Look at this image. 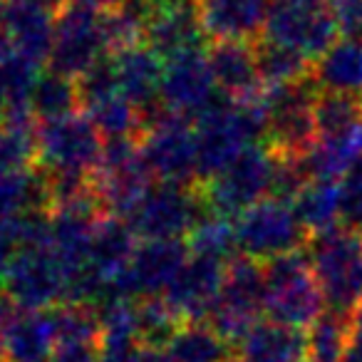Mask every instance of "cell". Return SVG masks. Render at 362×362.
I'll return each mask as SVG.
<instances>
[{
    "mask_svg": "<svg viewBox=\"0 0 362 362\" xmlns=\"http://www.w3.org/2000/svg\"><path fill=\"white\" fill-rule=\"evenodd\" d=\"M194 129H197V176L199 184H206L246 149L263 144L266 119H263L261 100L241 105L221 95V100L214 102L194 122Z\"/></svg>",
    "mask_w": 362,
    "mask_h": 362,
    "instance_id": "1",
    "label": "cell"
},
{
    "mask_svg": "<svg viewBox=\"0 0 362 362\" xmlns=\"http://www.w3.org/2000/svg\"><path fill=\"white\" fill-rule=\"evenodd\" d=\"M211 214L202 184L154 181L124 221L139 241H187Z\"/></svg>",
    "mask_w": 362,
    "mask_h": 362,
    "instance_id": "2",
    "label": "cell"
},
{
    "mask_svg": "<svg viewBox=\"0 0 362 362\" xmlns=\"http://www.w3.org/2000/svg\"><path fill=\"white\" fill-rule=\"evenodd\" d=\"M305 251L327 310L352 315L362 303V231L337 226L313 236Z\"/></svg>",
    "mask_w": 362,
    "mask_h": 362,
    "instance_id": "3",
    "label": "cell"
},
{
    "mask_svg": "<svg viewBox=\"0 0 362 362\" xmlns=\"http://www.w3.org/2000/svg\"><path fill=\"white\" fill-rule=\"evenodd\" d=\"M320 95L315 80L298 85L271 87L263 92L261 110L266 119V139L263 144L278 156L303 159L317 141L315 127V100Z\"/></svg>",
    "mask_w": 362,
    "mask_h": 362,
    "instance_id": "4",
    "label": "cell"
},
{
    "mask_svg": "<svg viewBox=\"0 0 362 362\" xmlns=\"http://www.w3.org/2000/svg\"><path fill=\"white\" fill-rule=\"evenodd\" d=\"M263 271L268 320L305 330L325 313V298L313 273L308 251L273 258L263 263Z\"/></svg>",
    "mask_w": 362,
    "mask_h": 362,
    "instance_id": "5",
    "label": "cell"
},
{
    "mask_svg": "<svg viewBox=\"0 0 362 362\" xmlns=\"http://www.w3.org/2000/svg\"><path fill=\"white\" fill-rule=\"evenodd\" d=\"M139 149L154 181L199 184L197 129L192 119L174 115L164 105L146 112Z\"/></svg>",
    "mask_w": 362,
    "mask_h": 362,
    "instance_id": "6",
    "label": "cell"
},
{
    "mask_svg": "<svg viewBox=\"0 0 362 362\" xmlns=\"http://www.w3.org/2000/svg\"><path fill=\"white\" fill-rule=\"evenodd\" d=\"M233 233L238 253L258 263L305 251L310 243V233L300 223L293 204L278 199H266L233 218Z\"/></svg>",
    "mask_w": 362,
    "mask_h": 362,
    "instance_id": "7",
    "label": "cell"
},
{
    "mask_svg": "<svg viewBox=\"0 0 362 362\" xmlns=\"http://www.w3.org/2000/svg\"><path fill=\"white\" fill-rule=\"evenodd\" d=\"M276 164V151L268 149L266 144L246 149L221 174L202 184L209 209L223 218H238L251 206L271 199Z\"/></svg>",
    "mask_w": 362,
    "mask_h": 362,
    "instance_id": "8",
    "label": "cell"
},
{
    "mask_svg": "<svg viewBox=\"0 0 362 362\" xmlns=\"http://www.w3.org/2000/svg\"><path fill=\"white\" fill-rule=\"evenodd\" d=\"M112 52L107 37V16L70 0L55 13V42L47 70L80 80L87 70Z\"/></svg>",
    "mask_w": 362,
    "mask_h": 362,
    "instance_id": "9",
    "label": "cell"
},
{
    "mask_svg": "<svg viewBox=\"0 0 362 362\" xmlns=\"http://www.w3.org/2000/svg\"><path fill=\"white\" fill-rule=\"evenodd\" d=\"M37 161L47 174H92L105 149V136L85 112L60 119L37 122Z\"/></svg>",
    "mask_w": 362,
    "mask_h": 362,
    "instance_id": "10",
    "label": "cell"
},
{
    "mask_svg": "<svg viewBox=\"0 0 362 362\" xmlns=\"http://www.w3.org/2000/svg\"><path fill=\"white\" fill-rule=\"evenodd\" d=\"M266 313V271L263 263L246 256H233L226 263V276L209 322L228 342H238Z\"/></svg>",
    "mask_w": 362,
    "mask_h": 362,
    "instance_id": "11",
    "label": "cell"
},
{
    "mask_svg": "<svg viewBox=\"0 0 362 362\" xmlns=\"http://www.w3.org/2000/svg\"><path fill=\"white\" fill-rule=\"evenodd\" d=\"M151 184L154 176L141 159L139 139L105 141L102 156L92 171V187L105 214L124 218Z\"/></svg>",
    "mask_w": 362,
    "mask_h": 362,
    "instance_id": "12",
    "label": "cell"
},
{
    "mask_svg": "<svg viewBox=\"0 0 362 362\" xmlns=\"http://www.w3.org/2000/svg\"><path fill=\"white\" fill-rule=\"evenodd\" d=\"M75 276L47 246L21 248L3 281V291L25 310H52L70 300Z\"/></svg>",
    "mask_w": 362,
    "mask_h": 362,
    "instance_id": "13",
    "label": "cell"
},
{
    "mask_svg": "<svg viewBox=\"0 0 362 362\" xmlns=\"http://www.w3.org/2000/svg\"><path fill=\"white\" fill-rule=\"evenodd\" d=\"M189 256L187 241H139L132 263L112 286V298H164Z\"/></svg>",
    "mask_w": 362,
    "mask_h": 362,
    "instance_id": "14",
    "label": "cell"
},
{
    "mask_svg": "<svg viewBox=\"0 0 362 362\" xmlns=\"http://www.w3.org/2000/svg\"><path fill=\"white\" fill-rule=\"evenodd\" d=\"M276 45L291 47L315 65L337 40L335 21H332L327 6H288L276 3L266 25V37Z\"/></svg>",
    "mask_w": 362,
    "mask_h": 362,
    "instance_id": "15",
    "label": "cell"
},
{
    "mask_svg": "<svg viewBox=\"0 0 362 362\" xmlns=\"http://www.w3.org/2000/svg\"><path fill=\"white\" fill-rule=\"evenodd\" d=\"M159 100L169 112L194 122L214 102L221 100V92H218L211 67H209L206 52H192V55L164 62Z\"/></svg>",
    "mask_w": 362,
    "mask_h": 362,
    "instance_id": "16",
    "label": "cell"
},
{
    "mask_svg": "<svg viewBox=\"0 0 362 362\" xmlns=\"http://www.w3.org/2000/svg\"><path fill=\"white\" fill-rule=\"evenodd\" d=\"M226 263L214 256L192 253L176 281L164 293V300L181 322L209 320L226 276Z\"/></svg>",
    "mask_w": 362,
    "mask_h": 362,
    "instance_id": "17",
    "label": "cell"
},
{
    "mask_svg": "<svg viewBox=\"0 0 362 362\" xmlns=\"http://www.w3.org/2000/svg\"><path fill=\"white\" fill-rule=\"evenodd\" d=\"M206 42L199 0H161L144 37V45H149L164 62L192 52H206Z\"/></svg>",
    "mask_w": 362,
    "mask_h": 362,
    "instance_id": "18",
    "label": "cell"
},
{
    "mask_svg": "<svg viewBox=\"0 0 362 362\" xmlns=\"http://www.w3.org/2000/svg\"><path fill=\"white\" fill-rule=\"evenodd\" d=\"M273 0H199V16L209 42L256 45L266 37Z\"/></svg>",
    "mask_w": 362,
    "mask_h": 362,
    "instance_id": "19",
    "label": "cell"
},
{
    "mask_svg": "<svg viewBox=\"0 0 362 362\" xmlns=\"http://www.w3.org/2000/svg\"><path fill=\"white\" fill-rule=\"evenodd\" d=\"M214 82L226 100L251 105L266 92L256 65V45L243 42H211L206 50Z\"/></svg>",
    "mask_w": 362,
    "mask_h": 362,
    "instance_id": "20",
    "label": "cell"
},
{
    "mask_svg": "<svg viewBox=\"0 0 362 362\" xmlns=\"http://www.w3.org/2000/svg\"><path fill=\"white\" fill-rule=\"evenodd\" d=\"M139 246V238L129 228V223L119 216H102L97 221L95 236H92L90 256L82 273L95 278L107 291V300L112 298V286L117 278L127 271V266L134 258V251Z\"/></svg>",
    "mask_w": 362,
    "mask_h": 362,
    "instance_id": "21",
    "label": "cell"
},
{
    "mask_svg": "<svg viewBox=\"0 0 362 362\" xmlns=\"http://www.w3.org/2000/svg\"><path fill=\"white\" fill-rule=\"evenodd\" d=\"M115 65L117 87L119 92L141 112H151L161 105V77H164V60L149 45H132L110 52Z\"/></svg>",
    "mask_w": 362,
    "mask_h": 362,
    "instance_id": "22",
    "label": "cell"
},
{
    "mask_svg": "<svg viewBox=\"0 0 362 362\" xmlns=\"http://www.w3.org/2000/svg\"><path fill=\"white\" fill-rule=\"evenodd\" d=\"M8 45L13 52L28 60L45 65L50 60L55 42V13L30 3H11L8 0L6 21H3Z\"/></svg>",
    "mask_w": 362,
    "mask_h": 362,
    "instance_id": "23",
    "label": "cell"
},
{
    "mask_svg": "<svg viewBox=\"0 0 362 362\" xmlns=\"http://www.w3.org/2000/svg\"><path fill=\"white\" fill-rule=\"evenodd\" d=\"M236 362H308V335L281 322H256L236 342Z\"/></svg>",
    "mask_w": 362,
    "mask_h": 362,
    "instance_id": "24",
    "label": "cell"
},
{
    "mask_svg": "<svg viewBox=\"0 0 362 362\" xmlns=\"http://www.w3.org/2000/svg\"><path fill=\"white\" fill-rule=\"evenodd\" d=\"M55 347L50 310H23L0 335L3 362H50Z\"/></svg>",
    "mask_w": 362,
    "mask_h": 362,
    "instance_id": "25",
    "label": "cell"
},
{
    "mask_svg": "<svg viewBox=\"0 0 362 362\" xmlns=\"http://www.w3.org/2000/svg\"><path fill=\"white\" fill-rule=\"evenodd\" d=\"M313 80L320 92L362 100V37H342L313 65Z\"/></svg>",
    "mask_w": 362,
    "mask_h": 362,
    "instance_id": "26",
    "label": "cell"
},
{
    "mask_svg": "<svg viewBox=\"0 0 362 362\" xmlns=\"http://www.w3.org/2000/svg\"><path fill=\"white\" fill-rule=\"evenodd\" d=\"M35 132L37 119L28 107L6 112L0 122V179L35 166Z\"/></svg>",
    "mask_w": 362,
    "mask_h": 362,
    "instance_id": "27",
    "label": "cell"
},
{
    "mask_svg": "<svg viewBox=\"0 0 362 362\" xmlns=\"http://www.w3.org/2000/svg\"><path fill=\"white\" fill-rule=\"evenodd\" d=\"M164 350L174 362H236V347L209 320L181 322Z\"/></svg>",
    "mask_w": 362,
    "mask_h": 362,
    "instance_id": "28",
    "label": "cell"
},
{
    "mask_svg": "<svg viewBox=\"0 0 362 362\" xmlns=\"http://www.w3.org/2000/svg\"><path fill=\"white\" fill-rule=\"evenodd\" d=\"M362 159V134L337 136V139H317L315 146L303 156V169L310 181H342L357 161Z\"/></svg>",
    "mask_w": 362,
    "mask_h": 362,
    "instance_id": "29",
    "label": "cell"
},
{
    "mask_svg": "<svg viewBox=\"0 0 362 362\" xmlns=\"http://www.w3.org/2000/svg\"><path fill=\"white\" fill-rule=\"evenodd\" d=\"M35 211H50L47 176L40 166H30L0 179V221Z\"/></svg>",
    "mask_w": 362,
    "mask_h": 362,
    "instance_id": "30",
    "label": "cell"
},
{
    "mask_svg": "<svg viewBox=\"0 0 362 362\" xmlns=\"http://www.w3.org/2000/svg\"><path fill=\"white\" fill-rule=\"evenodd\" d=\"M82 112L90 117V122L105 136V141L139 139L144 132V117L122 92L87 102V105H82Z\"/></svg>",
    "mask_w": 362,
    "mask_h": 362,
    "instance_id": "31",
    "label": "cell"
},
{
    "mask_svg": "<svg viewBox=\"0 0 362 362\" xmlns=\"http://www.w3.org/2000/svg\"><path fill=\"white\" fill-rule=\"evenodd\" d=\"M293 209H296L300 223L308 228L310 238L342 226L340 184H330V181H310V184L303 189L300 197L293 202Z\"/></svg>",
    "mask_w": 362,
    "mask_h": 362,
    "instance_id": "32",
    "label": "cell"
},
{
    "mask_svg": "<svg viewBox=\"0 0 362 362\" xmlns=\"http://www.w3.org/2000/svg\"><path fill=\"white\" fill-rule=\"evenodd\" d=\"M308 335V362H347L352 347V320L335 310H325L310 327Z\"/></svg>",
    "mask_w": 362,
    "mask_h": 362,
    "instance_id": "33",
    "label": "cell"
},
{
    "mask_svg": "<svg viewBox=\"0 0 362 362\" xmlns=\"http://www.w3.org/2000/svg\"><path fill=\"white\" fill-rule=\"evenodd\" d=\"M256 65L263 87H286L298 85L313 77V62L291 47L276 45L271 40L256 42Z\"/></svg>",
    "mask_w": 362,
    "mask_h": 362,
    "instance_id": "34",
    "label": "cell"
},
{
    "mask_svg": "<svg viewBox=\"0 0 362 362\" xmlns=\"http://www.w3.org/2000/svg\"><path fill=\"white\" fill-rule=\"evenodd\" d=\"M30 110L37 122H50V119H60V117L77 115L82 110L77 80L57 75L52 70L42 72L35 90H33Z\"/></svg>",
    "mask_w": 362,
    "mask_h": 362,
    "instance_id": "35",
    "label": "cell"
},
{
    "mask_svg": "<svg viewBox=\"0 0 362 362\" xmlns=\"http://www.w3.org/2000/svg\"><path fill=\"white\" fill-rule=\"evenodd\" d=\"M317 139L357 134L362 127V100L335 92H320L315 100Z\"/></svg>",
    "mask_w": 362,
    "mask_h": 362,
    "instance_id": "36",
    "label": "cell"
},
{
    "mask_svg": "<svg viewBox=\"0 0 362 362\" xmlns=\"http://www.w3.org/2000/svg\"><path fill=\"white\" fill-rule=\"evenodd\" d=\"M57 345H100V317L92 305L62 303L50 310Z\"/></svg>",
    "mask_w": 362,
    "mask_h": 362,
    "instance_id": "37",
    "label": "cell"
},
{
    "mask_svg": "<svg viewBox=\"0 0 362 362\" xmlns=\"http://www.w3.org/2000/svg\"><path fill=\"white\" fill-rule=\"evenodd\" d=\"M42 75V65L8 50L0 57V87L6 92L8 110L13 107H30V97L37 80Z\"/></svg>",
    "mask_w": 362,
    "mask_h": 362,
    "instance_id": "38",
    "label": "cell"
},
{
    "mask_svg": "<svg viewBox=\"0 0 362 362\" xmlns=\"http://www.w3.org/2000/svg\"><path fill=\"white\" fill-rule=\"evenodd\" d=\"M187 246L189 251L199 253V256H214V258H221V261H231L233 256H238L233 221L211 211L189 233Z\"/></svg>",
    "mask_w": 362,
    "mask_h": 362,
    "instance_id": "39",
    "label": "cell"
},
{
    "mask_svg": "<svg viewBox=\"0 0 362 362\" xmlns=\"http://www.w3.org/2000/svg\"><path fill=\"white\" fill-rule=\"evenodd\" d=\"M181 320L176 313L166 305L164 298H144L136 300V330H139V342L144 347H156L164 350L166 342L176 332Z\"/></svg>",
    "mask_w": 362,
    "mask_h": 362,
    "instance_id": "40",
    "label": "cell"
},
{
    "mask_svg": "<svg viewBox=\"0 0 362 362\" xmlns=\"http://www.w3.org/2000/svg\"><path fill=\"white\" fill-rule=\"evenodd\" d=\"M340 218L342 226L362 231V166H357L340 181Z\"/></svg>",
    "mask_w": 362,
    "mask_h": 362,
    "instance_id": "41",
    "label": "cell"
},
{
    "mask_svg": "<svg viewBox=\"0 0 362 362\" xmlns=\"http://www.w3.org/2000/svg\"><path fill=\"white\" fill-rule=\"evenodd\" d=\"M327 11L342 37H362V0H327Z\"/></svg>",
    "mask_w": 362,
    "mask_h": 362,
    "instance_id": "42",
    "label": "cell"
},
{
    "mask_svg": "<svg viewBox=\"0 0 362 362\" xmlns=\"http://www.w3.org/2000/svg\"><path fill=\"white\" fill-rule=\"evenodd\" d=\"M50 362H100V345H57Z\"/></svg>",
    "mask_w": 362,
    "mask_h": 362,
    "instance_id": "43",
    "label": "cell"
},
{
    "mask_svg": "<svg viewBox=\"0 0 362 362\" xmlns=\"http://www.w3.org/2000/svg\"><path fill=\"white\" fill-rule=\"evenodd\" d=\"M18 251H21V246H18L11 226H8L6 221H0V286H3V281H6V276H8V271H11L13 261H16Z\"/></svg>",
    "mask_w": 362,
    "mask_h": 362,
    "instance_id": "44",
    "label": "cell"
},
{
    "mask_svg": "<svg viewBox=\"0 0 362 362\" xmlns=\"http://www.w3.org/2000/svg\"><path fill=\"white\" fill-rule=\"evenodd\" d=\"M75 3H82V6L92 8V11L102 13V16H107V13L117 11V8H119L124 0H75Z\"/></svg>",
    "mask_w": 362,
    "mask_h": 362,
    "instance_id": "45",
    "label": "cell"
},
{
    "mask_svg": "<svg viewBox=\"0 0 362 362\" xmlns=\"http://www.w3.org/2000/svg\"><path fill=\"white\" fill-rule=\"evenodd\" d=\"M134 362H174V360L166 355V350H156V347H141Z\"/></svg>",
    "mask_w": 362,
    "mask_h": 362,
    "instance_id": "46",
    "label": "cell"
},
{
    "mask_svg": "<svg viewBox=\"0 0 362 362\" xmlns=\"http://www.w3.org/2000/svg\"><path fill=\"white\" fill-rule=\"evenodd\" d=\"M11 3H30V6H40V8H47V11L57 13L60 8H65L70 0H11Z\"/></svg>",
    "mask_w": 362,
    "mask_h": 362,
    "instance_id": "47",
    "label": "cell"
},
{
    "mask_svg": "<svg viewBox=\"0 0 362 362\" xmlns=\"http://www.w3.org/2000/svg\"><path fill=\"white\" fill-rule=\"evenodd\" d=\"M6 11H8V0H0V57H3L8 50H11V45H8V37H6V30H3V21H6Z\"/></svg>",
    "mask_w": 362,
    "mask_h": 362,
    "instance_id": "48",
    "label": "cell"
},
{
    "mask_svg": "<svg viewBox=\"0 0 362 362\" xmlns=\"http://www.w3.org/2000/svg\"><path fill=\"white\" fill-rule=\"evenodd\" d=\"M347 362H362V337H352V347L347 352Z\"/></svg>",
    "mask_w": 362,
    "mask_h": 362,
    "instance_id": "49",
    "label": "cell"
},
{
    "mask_svg": "<svg viewBox=\"0 0 362 362\" xmlns=\"http://www.w3.org/2000/svg\"><path fill=\"white\" fill-rule=\"evenodd\" d=\"M352 320V332H355V337H362V303L355 308V313L350 315Z\"/></svg>",
    "mask_w": 362,
    "mask_h": 362,
    "instance_id": "50",
    "label": "cell"
},
{
    "mask_svg": "<svg viewBox=\"0 0 362 362\" xmlns=\"http://www.w3.org/2000/svg\"><path fill=\"white\" fill-rule=\"evenodd\" d=\"M276 3H288V6H327V0H276Z\"/></svg>",
    "mask_w": 362,
    "mask_h": 362,
    "instance_id": "51",
    "label": "cell"
},
{
    "mask_svg": "<svg viewBox=\"0 0 362 362\" xmlns=\"http://www.w3.org/2000/svg\"><path fill=\"white\" fill-rule=\"evenodd\" d=\"M6 112H8V100H6V92H3V87H0V122H3Z\"/></svg>",
    "mask_w": 362,
    "mask_h": 362,
    "instance_id": "52",
    "label": "cell"
},
{
    "mask_svg": "<svg viewBox=\"0 0 362 362\" xmlns=\"http://www.w3.org/2000/svg\"><path fill=\"white\" fill-rule=\"evenodd\" d=\"M360 134H362V127H360Z\"/></svg>",
    "mask_w": 362,
    "mask_h": 362,
    "instance_id": "53",
    "label": "cell"
},
{
    "mask_svg": "<svg viewBox=\"0 0 362 362\" xmlns=\"http://www.w3.org/2000/svg\"><path fill=\"white\" fill-rule=\"evenodd\" d=\"M360 166H362V159H360Z\"/></svg>",
    "mask_w": 362,
    "mask_h": 362,
    "instance_id": "54",
    "label": "cell"
},
{
    "mask_svg": "<svg viewBox=\"0 0 362 362\" xmlns=\"http://www.w3.org/2000/svg\"><path fill=\"white\" fill-rule=\"evenodd\" d=\"M0 362H3V357H0Z\"/></svg>",
    "mask_w": 362,
    "mask_h": 362,
    "instance_id": "55",
    "label": "cell"
}]
</instances>
